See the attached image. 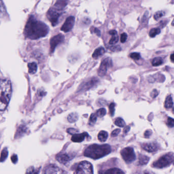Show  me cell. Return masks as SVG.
<instances>
[{
  "instance_id": "cell-21",
  "label": "cell",
  "mask_w": 174,
  "mask_h": 174,
  "mask_svg": "<svg viewBox=\"0 0 174 174\" xmlns=\"http://www.w3.org/2000/svg\"><path fill=\"white\" fill-rule=\"evenodd\" d=\"M79 118L78 115L76 113H72L68 115V121L69 123H75L77 121Z\"/></svg>"
},
{
  "instance_id": "cell-3",
  "label": "cell",
  "mask_w": 174,
  "mask_h": 174,
  "mask_svg": "<svg viewBox=\"0 0 174 174\" xmlns=\"http://www.w3.org/2000/svg\"><path fill=\"white\" fill-rule=\"evenodd\" d=\"M12 94L9 80L0 79V111H4L8 106Z\"/></svg>"
},
{
  "instance_id": "cell-45",
  "label": "cell",
  "mask_w": 174,
  "mask_h": 174,
  "mask_svg": "<svg viewBox=\"0 0 174 174\" xmlns=\"http://www.w3.org/2000/svg\"><path fill=\"white\" fill-rule=\"evenodd\" d=\"M129 130H130V127L129 126H127V127H126V128H125V129L124 130V132L127 133Z\"/></svg>"
},
{
  "instance_id": "cell-6",
  "label": "cell",
  "mask_w": 174,
  "mask_h": 174,
  "mask_svg": "<svg viewBox=\"0 0 174 174\" xmlns=\"http://www.w3.org/2000/svg\"><path fill=\"white\" fill-rule=\"evenodd\" d=\"M121 154L127 164H130L136 159L135 153L134 149L131 147H127L123 149L121 152Z\"/></svg>"
},
{
  "instance_id": "cell-18",
  "label": "cell",
  "mask_w": 174,
  "mask_h": 174,
  "mask_svg": "<svg viewBox=\"0 0 174 174\" xmlns=\"http://www.w3.org/2000/svg\"><path fill=\"white\" fill-rule=\"evenodd\" d=\"M28 71L31 74H35L37 70V66L35 62H31L29 63L28 64Z\"/></svg>"
},
{
  "instance_id": "cell-1",
  "label": "cell",
  "mask_w": 174,
  "mask_h": 174,
  "mask_svg": "<svg viewBox=\"0 0 174 174\" xmlns=\"http://www.w3.org/2000/svg\"><path fill=\"white\" fill-rule=\"evenodd\" d=\"M49 31L48 26L36 19L34 16H30L25 26L24 34L26 37L35 40L46 36Z\"/></svg>"
},
{
  "instance_id": "cell-24",
  "label": "cell",
  "mask_w": 174,
  "mask_h": 174,
  "mask_svg": "<svg viewBox=\"0 0 174 174\" xmlns=\"http://www.w3.org/2000/svg\"><path fill=\"white\" fill-rule=\"evenodd\" d=\"M161 31L160 29L158 28H154L151 29L149 32V36L152 37H155V36L160 34Z\"/></svg>"
},
{
  "instance_id": "cell-42",
  "label": "cell",
  "mask_w": 174,
  "mask_h": 174,
  "mask_svg": "<svg viewBox=\"0 0 174 174\" xmlns=\"http://www.w3.org/2000/svg\"><path fill=\"white\" fill-rule=\"evenodd\" d=\"M158 95V91H157V90H156V89H154V90H153V91L152 92L151 95V97H156Z\"/></svg>"
},
{
  "instance_id": "cell-43",
  "label": "cell",
  "mask_w": 174,
  "mask_h": 174,
  "mask_svg": "<svg viewBox=\"0 0 174 174\" xmlns=\"http://www.w3.org/2000/svg\"><path fill=\"white\" fill-rule=\"evenodd\" d=\"M94 32L95 33H96L97 34V35L98 36H101V31L97 29V28H95L94 30Z\"/></svg>"
},
{
  "instance_id": "cell-44",
  "label": "cell",
  "mask_w": 174,
  "mask_h": 174,
  "mask_svg": "<svg viewBox=\"0 0 174 174\" xmlns=\"http://www.w3.org/2000/svg\"><path fill=\"white\" fill-rule=\"evenodd\" d=\"M109 34H110L111 35H114L117 34V32L116 30H112L110 31L109 32Z\"/></svg>"
},
{
  "instance_id": "cell-17",
  "label": "cell",
  "mask_w": 174,
  "mask_h": 174,
  "mask_svg": "<svg viewBox=\"0 0 174 174\" xmlns=\"http://www.w3.org/2000/svg\"><path fill=\"white\" fill-rule=\"evenodd\" d=\"M150 160V158L145 155H140L138 157V164L140 165H146Z\"/></svg>"
},
{
  "instance_id": "cell-7",
  "label": "cell",
  "mask_w": 174,
  "mask_h": 174,
  "mask_svg": "<svg viewBox=\"0 0 174 174\" xmlns=\"http://www.w3.org/2000/svg\"><path fill=\"white\" fill-rule=\"evenodd\" d=\"M76 173L77 174H93L94 173L93 165L87 161H82L78 165Z\"/></svg>"
},
{
  "instance_id": "cell-26",
  "label": "cell",
  "mask_w": 174,
  "mask_h": 174,
  "mask_svg": "<svg viewBox=\"0 0 174 174\" xmlns=\"http://www.w3.org/2000/svg\"><path fill=\"white\" fill-rule=\"evenodd\" d=\"M6 10L5 5L2 0H0V18L4 17L6 14Z\"/></svg>"
},
{
  "instance_id": "cell-30",
  "label": "cell",
  "mask_w": 174,
  "mask_h": 174,
  "mask_svg": "<svg viewBox=\"0 0 174 174\" xmlns=\"http://www.w3.org/2000/svg\"><path fill=\"white\" fill-rule=\"evenodd\" d=\"M118 37L117 36V34L114 35H112L111 39H110L109 43L111 45H115L118 42Z\"/></svg>"
},
{
  "instance_id": "cell-14",
  "label": "cell",
  "mask_w": 174,
  "mask_h": 174,
  "mask_svg": "<svg viewBox=\"0 0 174 174\" xmlns=\"http://www.w3.org/2000/svg\"><path fill=\"white\" fill-rule=\"evenodd\" d=\"M68 4V0H57L53 7L59 10L63 11Z\"/></svg>"
},
{
  "instance_id": "cell-39",
  "label": "cell",
  "mask_w": 174,
  "mask_h": 174,
  "mask_svg": "<svg viewBox=\"0 0 174 174\" xmlns=\"http://www.w3.org/2000/svg\"><path fill=\"white\" fill-rule=\"evenodd\" d=\"M120 132H121V129H116L113 130L112 132V133L111 134V136L112 137H116V136L118 135L119 134V133H120Z\"/></svg>"
},
{
  "instance_id": "cell-25",
  "label": "cell",
  "mask_w": 174,
  "mask_h": 174,
  "mask_svg": "<svg viewBox=\"0 0 174 174\" xmlns=\"http://www.w3.org/2000/svg\"><path fill=\"white\" fill-rule=\"evenodd\" d=\"M115 124L116 125L119 127H124L126 125L124 119L121 117H118L116 119Z\"/></svg>"
},
{
  "instance_id": "cell-19",
  "label": "cell",
  "mask_w": 174,
  "mask_h": 174,
  "mask_svg": "<svg viewBox=\"0 0 174 174\" xmlns=\"http://www.w3.org/2000/svg\"><path fill=\"white\" fill-rule=\"evenodd\" d=\"M108 136V133L106 131H101L99 132L98 135H97V138L101 142H105L107 139Z\"/></svg>"
},
{
  "instance_id": "cell-34",
  "label": "cell",
  "mask_w": 174,
  "mask_h": 174,
  "mask_svg": "<svg viewBox=\"0 0 174 174\" xmlns=\"http://www.w3.org/2000/svg\"><path fill=\"white\" fill-rule=\"evenodd\" d=\"M167 126L171 128L173 127L174 126V119L172 117H168L167 121Z\"/></svg>"
},
{
  "instance_id": "cell-5",
  "label": "cell",
  "mask_w": 174,
  "mask_h": 174,
  "mask_svg": "<svg viewBox=\"0 0 174 174\" xmlns=\"http://www.w3.org/2000/svg\"><path fill=\"white\" fill-rule=\"evenodd\" d=\"M63 11L57 9L53 6L48 10L47 16L53 26H55L58 24L59 19Z\"/></svg>"
},
{
  "instance_id": "cell-27",
  "label": "cell",
  "mask_w": 174,
  "mask_h": 174,
  "mask_svg": "<svg viewBox=\"0 0 174 174\" xmlns=\"http://www.w3.org/2000/svg\"><path fill=\"white\" fill-rule=\"evenodd\" d=\"M8 152L7 149H4L1 152V155L0 157V161L1 162H3L6 160L8 156Z\"/></svg>"
},
{
  "instance_id": "cell-9",
  "label": "cell",
  "mask_w": 174,
  "mask_h": 174,
  "mask_svg": "<svg viewBox=\"0 0 174 174\" xmlns=\"http://www.w3.org/2000/svg\"><path fill=\"white\" fill-rule=\"evenodd\" d=\"M64 40V36L61 34L53 37L50 40V51L51 53H53L55 49L58 45L63 42Z\"/></svg>"
},
{
  "instance_id": "cell-4",
  "label": "cell",
  "mask_w": 174,
  "mask_h": 174,
  "mask_svg": "<svg viewBox=\"0 0 174 174\" xmlns=\"http://www.w3.org/2000/svg\"><path fill=\"white\" fill-rule=\"evenodd\" d=\"M173 153H168L160 157L153 164V167L158 168H162L172 165L174 162Z\"/></svg>"
},
{
  "instance_id": "cell-2",
  "label": "cell",
  "mask_w": 174,
  "mask_h": 174,
  "mask_svg": "<svg viewBox=\"0 0 174 174\" xmlns=\"http://www.w3.org/2000/svg\"><path fill=\"white\" fill-rule=\"evenodd\" d=\"M111 151V146L108 144L89 145L85 149L84 155L94 159H97L109 154Z\"/></svg>"
},
{
  "instance_id": "cell-35",
  "label": "cell",
  "mask_w": 174,
  "mask_h": 174,
  "mask_svg": "<svg viewBox=\"0 0 174 174\" xmlns=\"http://www.w3.org/2000/svg\"><path fill=\"white\" fill-rule=\"evenodd\" d=\"M67 132L69 134L73 135V134L78 133L79 132V130L77 129H74V128H68L67 130Z\"/></svg>"
},
{
  "instance_id": "cell-33",
  "label": "cell",
  "mask_w": 174,
  "mask_h": 174,
  "mask_svg": "<svg viewBox=\"0 0 174 174\" xmlns=\"http://www.w3.org/2000/svg\"><path fill=\"white\" fill-rule=\"evenodd\" d=\"M130 58H132L135 60H138L141 58L140 54L139 53H136V52L132 53L130 55Z\"/></svg>"
},
{
  "instance_id": "cell-22",
  "label": "cell",
  "mask_w": 174,
  "mask_h": 174,
  "mask_svg": "<svg viewBox=\"0 0 174 174\" xmlns=\"http://www.w3.org/2000/svg\"><path fill=\"white\" fill-rule=\"evenodd\" d=\"M164 62L162 58L161 57H156L154 58L152 61V64L154 67H157L161 65Z\"/></svg>"
},
{
  "instance_id": "cell-37",
  "label": "cell",
  "mask_w": 174,
  "mask_h": 174,
  "mask_svg": "<svg viewBox=\"0 0 174 174\" xmlns=\"http://www.w3.org/2000/svg\"><path fill=\"white\" fill-rule=\"evenodd\" d=\"M128 37L127 34H126V33H123L121 34V41L122 43H124L126 40L127 39Z\"/></svg>"
},
{
  "instance_id": "cell-13",
  "label": "cell",
  "mask_w": 174,
  "mask_h": 174,
  "mask_svg": "<svg viewBox=\"0 0 174 174\" xmlns=\"http://www.w3.org/2000/svg\"><path fill=\"white\" fill-rule=\"evenodd\" d=\"M88 136L89 135L87 134V132H83L81 134L76 133L73 135L71 140L74 143H81L84 140L85 137Z\"/></svg>"
},
{
  "instance_id": "cell-28",
  "label": "cell",
  "mask_w": 174,
  "mask_h": 174,
  "mask_svg": "<svg viewBox=\"0 0 174 174\" xmlns=\"http://www.w3.org/2000/svg\"><path fill=\"white\" fill-rule=\"evenodd\" d=\"M165 15V12L163 11H158L156 12L154 15V18L155 20H157Z\"/></svg>"
},
{
  "instance_id": "cell-32",
  "label": "cell",
  "mask_w": 174,
  "mask_h": 174,
  "mask_svg": "<svg viewBox=\"0 0 174 174\" xmlns=\"http://www.w3.org/2000/svg\"><path fill=\"white\" fill-rule=\"evenodd\" d=\"M116 104L115 103H111L109 105V111L111 116H113L115 113V107Z\"/></svg>"
},
{
  "instance_id": "cell-41",
  "label": "cell",
  "mask_w": 174,
  "mask_h": 174,
  "mask_svg": "<svg viewBox=\"0 0 174 174\" xmlns=\"http://www.w3.org/2000/svg\"><path fill=\"white\" fill-rule=\"evenodd\" d=\"M152 134V131L150 130H148L145 131V136L148 138L149 136L151 135Z\"/></svg>"
},
{
  "instance_id": "cell-29",
  "label": "cell",
  "mask_w": 174,
  "mask_h": 174,
  "mask_svg": "<svg viewBox=\"0 0 174 174\" xmlns=\"http://www.w3.org/2000/svg\"><path fill=\"white\" fill-rule=\"evenodd\" d=\"M106 114V110L103 108L99 109L96 113L97 116H99L100 117H103Z\"/></svg>"
},
{
  "instance_id": "cell-23",
  "label": "cell",
  "mask_w": 174,
  "mask_h": 174,
  "mask_svg": "<svg viewBox=\"0 0 174 174\" xmlns=\"http://www.w3.org/2000/svg\"><path fill=\"white\" fill-rule=\"evenodd\" d=\"M105 174H124V172H123L119 168H113L109 170H108L106 172H105Z\"/></svg>"
},
{
  "instance_id": "cell-11",
  "label": "cell",
  "mask_w": 174,
  "mask_h": 174,
  "mask_svg": "<svg viewBox=\"0 0 174 174\" xmlns=\"http://www.w3.org/2000/svg\"><path fill=\"white\" fill-rule=\"evenodd\" d=\"M56 158L60 163L65 165L73 158V157L67 153H60L57 155Z\"/></svg>"
},
{
  "instance_id": "cell-36",
  "label": "cell",
  "mask_w": 174,
  "mask_h": 174,
  "mask_svg": "<svg viewBox=\"0 0 174 174\" xmlns=\"http://www.w3.org/2000/svg\"><path fill=\"white\" fill-rule=\"evenodd\" d=\"M110 50L113 52H119L121 51L122 48L119 46H112L109 48Z\"/></svg>"
},
{
  "instance_id": "cell-40",
  "label": "cell",
  "mask_w": 174,
  "mask_h": 174,
  "mask_svg": "<svg viewBox=\"0 0 174 174\" xmlns=\"http://www.w3.org/2000/svg\"><path fill=\"white\" fill-rule=\"evenodd\" d=\"M11 160L12 161V162L13 163V164H16L18 160V156L17 155L14 154V155H12L11 156Z\"/></svg>"
},
{
  "instance_id": "cell-12",
  "label": "cell",
  "mask_w": 174,
  "mask_h": 174,
  "mask_svg": "<svg viewBox=\"0 0 174 174\" xmlns=\"http://www.w3.org/2000/svg\"><path fill=\"white\" fill-rule=\"evenodd\" d=\"M143 148L148 152L152 153L158 150V145L155 143H145L142 145Z\"/></svg>"
},
{
  "instance_id": "cell-31",
  "label": "cell",
  "mask_w": 174,
  "mask_h": 174,
  "mask_svg": "<svg viewBox=\"0 0 174 174\" xmlns=\"http://www.w3.org/2000/svg\"><path fill=\"white\" fill-rule=\"evenodd\" d=\"M97 116L96 113H93L90 116L89 119V124L91 125H94L96 123L97 120Z\"/></svg>"
},
{
  "instance_id": "cell-10",
  "label": "cell",
  "mask_w": 174,
  "mask_h": 174,
  "mask_svg": "<svg viewBox=\"0 0 174 174\" xmlns=\"http://www.w3.org/2000/svg\"><path fill=\"white\" fill-rule=\"evenodd\" d=\"M75 21V18L73 16H70L66 19L65 23L61 28V30L64 32H68L73 29Z\"/></svg>"
},
{
  "instance_id": "cell-46",
  "label": "cell",
  "mask_w": 174,
  "mask_h": 174,
  "mask_svg": "<svg viewBox=\"0 0 174 174\" xmlns=\"http://www.w3.org/2000/svg\"><path fill=\"white\" fill-rule=\"evenodd\" d=\"M171 61L172 62H174V54H172L171 55Z\"/></svg>"
},
{
  "instance_id": "cell-16",
  "label": "cell",
  "mask_w": 174,
  "mask_h": 174,
  "mask_svg": "<svg viewBox=\"0 0 174 174\" xmlns=\"http://www.w3.org/2000/svg\"><path fill=\"white\" fill-rule=\"evenodd\" d=\"M105 52V50L104 48L103 47H99L97 49L95 50V51H94L92 57L94 59H96L99 58V57L102 56Z\"/></svg>"
},
{
  "instance_id": "cell-8",
  "label": "cell",
  "mask_w": 174,
  "mask_h": 174,
  "mask_svg": "<svg viewBox=\"0 0 174 174\" xmlns=\"http://www.w3.org/2000/svg\"><path fill=\"white\" fill-rule=\"evenodd\" d=\"M112 66V61L111 58H108L103 60L100 65L98 70V75L99 76L103 77L106 74L107 70L109 68Z\"/></svg>"
},
{
  "instance_id": "cell-20",
  "label": "cell",
  "mask_w": 174,
  "mask_h": 174,
  "mask_svg": "<svg viewBox=\"0 0 174 174\" xmlns=\"http://www.w3.org/2000/svg\"><path fill=\"white\" fill-rule=\"evenodd\" d=\"M173 98L172 96H168V97L166 98L165 101V106L166 109H170L172 108L173 106Z\"/></svg>"
},
{
  "instance_id": "cell-38",
  "label": "cell",
  "mask_w": 174,
  "mask_h": 174,
  "mask_svg": "<svg viewBox=\"0 0 174 174\" xmlns=\"http://www.w3.org/2000/svg\"><path fill=\"white\" fill-rule=\"evenodd\" d=\"M27 173H31V174H34V173H39V171H37V170H35L34 167H30L27 171Z\"/></svg>"
},
{
  "instance_id": "cell-15",
  "label": "cell",
  "mask_w": 174,
  "mask_h": 174,
  "mask_svg": "<svg viewBox=\"0 0 174 174\" xmlns=\"http://www.w3.org/2000/svg\"><path fill=\"white\" fill-rule=\"evenodd\" d=\"M61 173L59 168L55 165H48L45 171V173L46 174H58Z\"/></svg>"
}]
</instances>
